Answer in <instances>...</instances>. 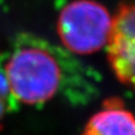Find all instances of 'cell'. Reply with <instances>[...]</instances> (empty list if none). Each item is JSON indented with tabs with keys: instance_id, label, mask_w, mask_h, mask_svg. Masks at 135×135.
<instances>
[{
	"instance_id": "obj_4",
	"label": "cell",
	"mask_w": 135,
	"mask_h": 135,
	"mask_svg": "<svg viewBox=\"0 0 135 135\" xmlns=\"http://www.w3.org/2000/svg\"><path fill=\"white\" fill-rule=\"evenodd\" d=\"M81 135H135V115L119 100H107L88 119Z\"/></svg>"
},
{
	"instance_id": "obj_3",
	"label": "cell",
	"mask_w": 135,
	"mask_h": 135,
	"mask_svg": "<svg viewBox=\"0 0 135 135\" xmlns=\"http://www.w3.org/2000/svg\"><path fill=\"white\" fill-rule=\"evenodd\" d=\"M106 49L116 78L135 90V2L119 6L113 16Z\"/></svg>"
},
{
	"instance_id": "obj_1",
	"label": "cell",
	"mask_w": 135,
	"mask_h": 135,
	"mask_svg": "<svg viewBox=\"0 0 135 135\" xmlns=\"http://www.w3.org/2000/svg\"><path fill=\"white\" fill-rule=\"evenodd\" d=\"M5 81L10 95L25 105H40L56 95L62 70L53 53L43 45H22L5 65Z\"/></svg>"
},
{
	"instance_id": "obj_2",
	"label": "cell",
	"mask_w": 135,
	"mask_h": 135,
	"mask_svg": "<svg viewBox=\"0 0 135 135\" xmlns=\"http://www.w3.org/2000/svg\"><path fill=\"white\" fill-rule=\"evenodd\" d=\"M113 16L95 0H74L57 18L59 38L70 52L89 55L106 47Z\"/></svg>"
}]
</instances>
